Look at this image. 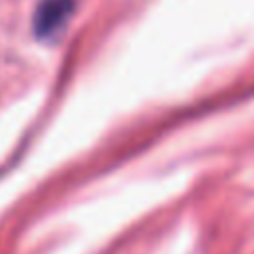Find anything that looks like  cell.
I'll list each match as a JSON object with an SVG mask.
<instances>
[{
    "instance_id": "6da1fadb",
    "label": "cell",
    "mask_w": 254,
    "mask_h": 254,
    "mask_svg": "<svg viewBox=\"0 0 254 254\" xmlns=\"http://www.w3.org/2000/svg\"><path fill=\"white\" fill-rule=\"evenodd\" d=\"M75 10L73 0H42L34 12L32 30L40 40L58 36L69 22Z\"/></svg>"
}]
</instances>
